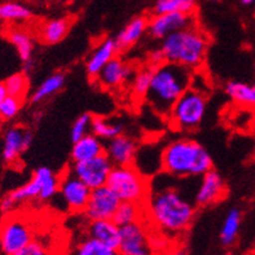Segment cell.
I'll use <instances>...</instances> for the list:
<instances>
[{
	"mask_svg": "<svg viewBox=\"0 0 255 255\" xmlns=\"http://www.w3.org/2000/svg\"><path fill=\"white\" fill-rule=\"evenodd\" d=\"M6 92L9 96L18 97V99H22L27 94V90H29V79L26 77L25 73H16V74L10 75L5 82Z\"/></svg>",
	"mask_w": 255,
	"mask_h": 255,
	"instance_id": "cell-33",
	"label": "cell"
},
{
	"mask_svg": "<svg viewBox=\"0 0 255 255\" xmlns=\"http://www.w3.org/2000/svg\"><path fill=\"white\" fill-rule=\"evenodd\" d=\"M121 200L108 185L92 189L87 205L84 207L83 215L90 222L92 220L113 219Z\"/></svg>",
	"mask_w": 255,
	"mask_h": 255,
	"instance_id": "cell-11",
	"label": "cell"
},
{
	"mask_svg": "<svg viewBox=\"0 0 255 255\" xmlns=\"http://www.w3.org/2000/svg\"><path fill=\"white\" fill-rule=\"evenodd\" d=\"M241 4H244V5H254L255 0H241Z\"/></svg>",
	"mask_w": 255,
	"mask_h": 255,
	"instance_id": "cell-40",
	"label": "cell"
},
{
	"mask_svg": "<svg viewBox=\"0 0 255 255\" xmlns=\"http://www.w3.org/2000/svg\"><path fill=\"white\" fill-rule=\"evenodd\" d=\"M153 69L152 66H145V68L140 69L135 75H133L132 81V94L135 97L139 99H145L146 94L149 91V86H150V81H152L153 75Z\"/></svg>",
	"mask_w": 255,
	"mask_h": 255,
	"instance_id": "cell-32",
	"label": "cell"
},
{
	"mask_svg": "<svg viewBox=\"0 0 255 255\" xmlns=\"http://www.w3.org/2000/svg\"><path fill=\"white\" fill-rule=\"evenodd\" d=\"M22 99L8 96L0 103V118L3 121H10L18 116L19 110L22 108Z\"/></svg>",
	"mask_w": 255,
	"mask_h": 255,
	"instance_id": "cell-34",
	"label": "cell"
},
{
	"mask_svg": "<svg viewBox=\"0 0 255 255\" xmlns=\"http://www.w3.org/2000/svg\"><path fill=\"white\" fill-rule=\"evenodd\" d=\"M8 96V92H6V87L4 82H0V103Z\"/></svg>",
	"mask_w": 255,
	"mask_h": 255,
	"instance_id": "cell-39",
	"label": "cell"
},
{
	"mask_svg": "<svg viewBox=\"0 0 255 255\" xmlns=\"http://www.w3.org/2000/svg\"><path fill=\"white\" fill-rule=\"evenodd\" d=\"M70 27L68 18H57L47 21L39 30V38L45 44H56L60 43L66 36Z\"/></svg>",
	"mask_w": 255,
	"mask_h": 255,
	"instance_id": "cell-23",
	"label": "cell"
},
{
	"mask_svg": "<svg viewBox=\"0 0 255 255\" xmlns=\"http://www.w3.org/2000/svg\"><path fill=\"white\" fill-rule=\"evenodd\" d=\"M101 154H105V145L103 144V140L99 139L94 133H90L81 140L73 142L71 159L74 163L90 161Z\"/></svg>",
	"mask_w": 255,
	"mask_h": 255,
	"instance_id": "cell-20",
	"label": "cell"
},
{
	"mask_svg": "<svg viewBox=\"0 0 255 255\" xmlns=\"http://www.w3.org/2000/svg\"><path fill=\"white\" fill-rule=\"evenodd\" d=\"M34 232L25 218L8 213L0 222V248L5 255H13L29 245Z\"/></svg>",
	"mask_w": 255,
	"mask_h": 255,
	"instance_id": "cell-7",
	"label": "cell"
},
{
	"mask_svg": "<svg viewBox=\"0 0 255 255\" xmlns=\"http://www.w3.org/2000/svg\"><path fill=\"white\" fill-rule=\"evenodd\" d=\"M137 153V144L132 137L120 135L112 140H108L105 145V154L113 163V166L133 165V159Z\"/></svg>",
	"mask_w": 255,
	"mask_h": 255,
	"instance_id": "cell-16",
	"label": "cell"
},
{
	"mask_svg": "<svg viewBox=\"0 0 255 255\" xmlns=\"http://www.w3.org/2000/svg\"><path fill=\"white\" fill-rule=\"evenodd\" d=\"M226 184L217 171L210 170L202 175V180L196 192L194 202L198 206H210L217 204L226 196Z\"/></svg>",
	"mask_w": 255,
	"mask_h": 255,
	"instance_id": "cell-15",
	"label": "cell"
},
{
	"mask_svg": "<svg viewBox=\"0 0 255 255\" xmlns=\"http://www.w3.org/2000/svg\"><path fill=\"white\" fill-rule=\"evenodd\" d=\"M117 252L118 255H153L150 233L141 220L121 227V241Z\"/></svg>",
	"mask_w": 255,
	"mask_h": 255,
	"instance_id": "cell-8",
	"label": "cell"
},
{
	"mask_svg": "<svg viewBox=\"0 0 255 255\" xmlns=\"http://www.w3.org/2000/svg\"><path fill=\"white\" fill-rule=\"evenodd\" d=\"M145 207L142 204L135 202H121L116 214L113 217V222L120 227L128 226L135 222H140L144 215Z\"/></svg>",
	"mask_w": 255,
	"mask_h": 255,
	"instance_id": "cell-26",
	"label": "cell"
},
{
	"mask_svg": "<svg viewBox=\"0 0 255 255\" xmlns=\"http://www.w3.org/2000/svg\"><path fill=\"white\" fill-rule=\"evenodd\" d=\"M113 167V163L108 158V155L101 154L90 161L74 163L70 171L92 191V189L107 185Z\"/></svg>",
	"mask_w": 255,
	"mask_h": 255,
	"instance_id": "cell-9",
	"label": "cell"
},
{
	"mask_svg": "<svg viewBox=\"0 0 255 255\" xmlns=\"http://www.w3.org/2000/svg\"><path fill=\"white\" fill-rule=\"evenodd\" d=\"M148 22L149 19L144 16L135 17L133 19H131L116 38L120 51L129 49L132 45L139 42L148 30Z\"/></svg>",
	"mask_w": 255,
	"mask_h": 255,
	"instance_id": "cell-22",
	"label": "cell"
},
{
	"mask_svg": "<svg viewBox=\"0 0 255 255\" xmlns=\"http://www.w3.org/2000/svg\"><path fill=\"white\" fill-rule=\"evenodd\" d=\"M132 71L129 65L123 58L114 57L104 66L103 70L96 77V82L107 90H117L122 87L128 81Z\"/></svg>",
	"mask_w": 255,
	"mask_h": 255,
	"instance_id": "cell-17",
	"label": "cell"
},
{
	"mask_svg": "<svg viewBox=\"0 0 255 255\" xmlns=\"http://www.w3.org/2000/svg\"><path fill=\"white\" fill-rule=\"evenodd\" d=\"M209 1H213V3H219L220 0H209Z\"/></svg>",
	"mask_w": 255,
	"mask_h": 255,
	"instance_id": "cell-41",
	"label": "cell"
},
{
	"mask_svg": "<svg viewBox=\"0 0 255 255\" xmlns=\"http://www.w3.org/2000/svg\"><path fill=\"white\" fill-rule=\"evenodd\" d=\"M153 255H188V253L185 252V249H183L181 246L170 245L168 248H166V249L154 253Z\"/></svg>",
	"mask_w": 255,
	"mask_h": 255,
	"instance_id": "cell-38",
	"label": "cell"
},
{
	"mask_svg": "<svg viewBox=\"0 0 255 255\" xmlns=\"http://www.w3.org/2000/svg\"><path fill=\"white\" fill-rule=\"evenodd\" d=\"M65 84V75L62 73H55L49 75L45 81L39 84V87L34 91L31 95V103L39 104L42 101H45L52 95L57 94L58 91L64 87Z\"/></svg>",
	"mask_w": 255,
	"mask_h": 255,
	"instance_id": "cell-27",
	"label": "cell"
},
{
	"mask_svg": "<svg viewBox=\"0 0 255 255\" xmlns=\"http://www.w3.org/2000/svg\"><path fill=\"white\" fill-rule=\"evenodd\" d=\"M162 168L178 178L202 176L213 170V159L204 146L189 139H179L165 146L161 155Z\"/></svg>",
	"mask_w": 255,
	"mask_h": 255,
	"instance_id": "cell-3",
	"label": "cell"
},
{
	"mask_svg": "<svg viewBox=\"0 0 255 255\" xmlns=\"http://www.w3.org/2000/svg\"><path fill=\"white\" fill-rule=\"evenodd\" d=\"M51 172L52 170L48 167H39L38 170H35L31 179L26 184L21 185L6 194L5 197H3V200L0 201V210L4 214L12 213L18 205L34 200V198H39L42 192L43 181Z\"/></svg>",
	"mask_w": 255,
	"mask_h": 255,
	"instance_id": "cell-10",
	"label": "cell"
},
{
	"mask_svg": "<svg viewBox=\"0 0 255 255\" xmlns=\"http://www.w3.org/2000/svg\"><path fill=\"white\" fill-rule=\"evenodd\" d=\"M13 255H51V252L43 243L38 240H32L29 245H26L23 249Z\"/></svg>",
	"mask_w": 255,
	"mask_h": 255,
	"instance_id": "cell-36",
	"label": "cell"
},
{
	"mask_svg": "<svg viewBox=\"0 0 255 255\" xmlns=\"http://www.w3.org/2000/svg\"><path fill=\"white\" fill-rule=\"evenodd\" d=\"M207 47L209 36L196 25L166 36L161 51L165 61L196 70L204 64Z\"/></svg>",
	"mask_w": 255,
	"mask_h": 255,
	"instance_id": "cell-4",
	"label": "cell"
},
{
	"mask_svg": "<svg viewBox=\"0 0 255 255\" xmlns=\"http://www.w3.org/2000/svg\"><path fill=\"white\" fill-rule=\"evenodd\" d=\"M148 62L149 66H152V68H157V66H159V65L165 62V57H163V53H162L161 48L155 49V51H152L149 53Z\"/></svg>",
	"mask_w": 255,
	"mask_h": 255,
	"instance_id": "cell-37",
	"label": "cell"
},
{
	"mask_svg": "<svg viewBox=\"0 0 255 255\" xmlns=\"http://www.w3.org/2000/svg\"><path fill=\"white\" fill-rule=\"evenodd\" d=\"M144 207L153 226L167 236H178L185 232L196 215L194 205L175 188L149 192Z\"/></svg>",
	"mask_w": 255,
	"mask_h": 255,
	"instance_id": "cell-1",
	"label": "cell"
},
{
	"mask_svg": "<svg viewBox=\"0 0 255 255\" xmlns=\"http://www.w3.org/2000/svg\"><path fill=\"white\" fill-rule=\"evenodd\" d=\"M196 5H197L196 0H157L153 12L154 14H163V13L194 14Z\"/></svg>",
	"mask_w": 255,
	"mask_h": 255,
	"instance_id": "cell-29",
	"label": "cell"
},
{
	"mask_svg": "<svg viewBox=\"0 0 255 255\" xmlns=\"http://www.w3.org/2000/svg\"><path fill=\"white\" fill-rule=\"evenodd\" d=\"M206 114V96L200 88L191 87L171 108L168 118L172 128L192 131L201 125Z\"/></svg>",
	"mask_w": 255,
	"mask_h": 255,
	"instance_id": "cell-6",
	"label": "cell"
},
{
	"mask_svg": "<svg viewBox=\"0 0 255 255\" xmlns=\"http://www.w3.org/2000/svg\"><path fill=\"white\" fill-rule=\"evenodd\" d=\"M32 17L29 6L18 1H4L0 4V22H25Z\"/></svg>",
	"mask_w": 255,
	"mask_h": 255,
	"instance_id": "cell-25",
	"label": "cell"
},
{
	"mask_svg": "<svg viewBox=\"0 0 255 255\" xmlns=\"http://www.w3.org/2000/svg\"><path fill=\"white\" fill-rule=\"evenodd\" d=\"M193 70L178 64L165 61L153 69L152 81L145 96L154 112L167 117L174 104L193 83Z\"/></svg>",
	"mask_w": 255,
	"mask_h": 255,
	"instance_id": "cell-2",
	"label": "cell"
},
{
	"mask_svg": "<svg viewBox=\"0 0 255 255\" xmlns=\"http://www.w3.org/2000/svg\"><path fill=\"white\" fill-rule=\"evenodd\" d=\"M91 189L83 181L75 176L71 171H66L60 176L58 193L62 197L65 205L75 213H83L91 196Z\"/></svg>",
	"mask_w": 255,
	"mask_h": 255,
	"instance_id": "cell-12",
	"label": "cell"
},
{
	"mask_svg": "<svg viewBox=\"0 0 255 255\" xmlns=\"http://www.w3.org/2000/svg\"><path fill=\"white\" fill-rule=\"evenodd\" d=\"M196 26L194 14L185 13H163L154 14L149 19L148 30L149 34L155 39H163L171 35L174 32Z\"/></svg>",
	"mask_w": 255,
	"mask_h": 255,
	"instance_id": "cell-13",
	"label": "cell"
},
{
	"mask_svg": "<svg viewBox=\"0 0 255 255\" xmlns=\"http://www.w3.org/2000/svg\"><path fill=\"white\" fill-rule=\"evenodd\" d=\"M1 122H3V120H1V118H0V126H1Z\"/></svg>",
	"mask_w": 255,
	"mask_h": 255,
	"instance_id": "cell-42",
	"label": "cell"
},
{
	"mask_svg": "<svg viewBox=\"0 0 255 255\" xmlns=\"http://www.w3.org/2000/svg\"><path fill=\"white\" fill-rule=\"evenodd\" d=\"M91 133H94L101 140H112L123 133V126L118 122L104 118V117H94L91 123Z\"/></svg>",
	"mask_w": 255,
	"mask_h": 255,
	"instance_id": "cell-28",
	"label": "cell"
},
{
	"mask_svg": "<svg viewBox=\"0 0 255 255\" xmlns=\"http://www.w3.org/2000/svg\"><path fill=\"white\" fill-rule=\"evenodd\" d=\"M87 233L90 239L99 241L103 245L117 250L121 241V227L117 226L113 219L92 220L88 224Z\"/></svg>",
	"mask_w": 255,
	"mask_h": 255,
	"instance_id": "cell-19",
	"label": "cell"
},
{
	"mask_svg": "<svg viewBox=\"0 0 255 255\" xmlns=\"http://www.w3.org/2000/svg\"><path fill=\"white\" fill-rule=\"evenodd\" d=\"M226 92L235 101L243 107H255V83L230 82L226 84Z\"/></svg>",
	"mask_w": 255,
	"mask_h": 255,
	"instance_id": "cell-24",
	"label": "cell"
},
{
	"mask_svg": "<svg viewBox=\"0 0 255 255\" xmlns=\"http://www.w3.org/2000/svg\"><path fill=\"white\" fill-rule=\"evenodd\" d=\"M120 48L117 44L116 39L105 38L95 47L88 60L86 61V70L91 78H96L104 66L117 57L120 53Z\"/></svg>",
	"mask_w": 255,
	"mask_h": 255,
	"instance_id": "cell-18",
	"label": "cell"
},
{
	"mask_svg": "<svg viewBox=\"0 0 255 255\" xmlns=\"http://www.w3.org/2000/svg\"><path fill=\"white\" fill-rule=\"evenodd\" d=\"M6 38L16 48L21 61L25 65V70L29 71L32 65V53H34V40L30 32L18 27H12L6 31Z\"/></svg>",
	"mask_w": 255,
	"mask_h": 255,
	"instance_id": "cell-21",
	"label": "cell"
},
{
	"mask_svg": "<svg viewBox=\"0 0 255 255\" xmlns=\"http://www.w3.org/2000/svg\"><path fill=\"white\" fill-rule=\"evenodd\" d=\"M32 137L34 136H32L31 131L23 128V127L14 126L6 129L4 133L3 153H1L4 162L12 163V162L17 161L19 155L30 148Z\"/></svg>",
	"mask_w": 255,
	"mask_h": 255,
	"instance_id": "cell-14",
	"label": "cell"
},
{
	"mask_svg": "<svg viewBox=\"0 0 255 255\" xmlns=\"http://www.w3.org/2000/svg\"><path fill=\"white\" fill-rule=\"evenodd\" d=\"M121 202L145 204L149 196V180L133 165L114 166L107 183Z\"/></svg>",
	"mask_w": 255,
	"mask_h": 255,
	"instance_id": "cell-5",
	"label": "cell"
},
{
	"mask_svg": "<svg viewBox=\"0 0 255 255\" xmlns=\"http://www.w3.org/2000/svg\"><path fill=\"white\" fill-rule=\"evenodd\" d=\"M240 224H241V213L239 209H231L227 214L222 231H220V241L224 246H231L236 241Z\"/></svg>",
	"mask_w": 255,
	"mask_h": 255,
	"instance_id": "cell-30",
	"label": "cell"
},
{
	"mask_svg": "<svg viewBox=\"0 0 255 255\" xmlns=\"http://www.w3.org/2000/svg\"><path fill=\"white\" fill-rule=\"evenodd\" d=\"M92 118L94 117L91 114H82L75 120V122L73 123L70 131V137L71 141L75 142L78 140H81L82 137L87 136L91 133V123H92Z\"/></svg>",
	"mask_w": 255,
	"mask_h": 255,
	"instance_id": "cell-35",
	"label": "cell"
},
{
	"mask_svg": "<svg viewBox=\"0 0 255 255\" xmlns=\"http://www.w3.org/2000/svg\"><path fill=\"white\" fill-rule=\"evenodd\" d=\"M71 255H118V252L87 237L75 246Z\"/></svg>",
	"mask_w": 255,
	"mask_h": 255,
	"instance_id": "cell-31",
	"label": "cell"
}]
</instances>
